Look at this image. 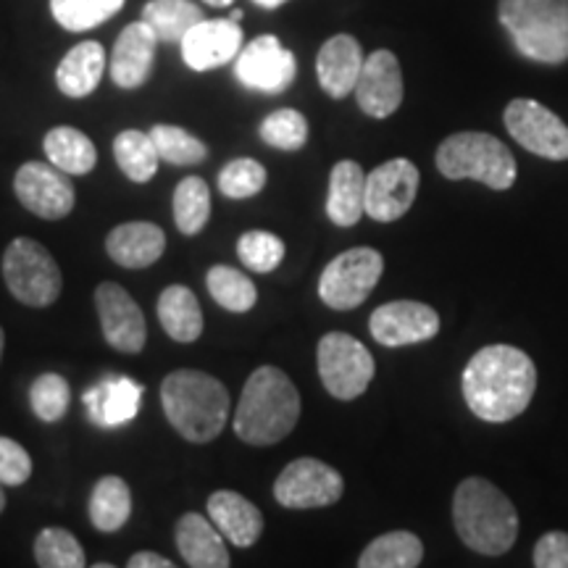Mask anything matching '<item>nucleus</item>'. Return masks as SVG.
I'll use <instances>...</instances> for the list:
<instances>
[{
    "label": "nucleus",
    "instance_id": "393cba45",
    "mask_svg": "<svg viewBox=\"0 0 568 568\" xmlns=\"http://www.w3.org/2000/svg\"><path fill=\"white\" fill-rule=\"evenodd\" d=\"M366 213V172L361 163L339 161L329 174L326 216L337 226H355Z\"/></svg>",
    "mask_w": 568,
    "mask_h": 568
},
{
    "label": "nucleus",
    "instance_id": "8fccbe9b",
    "mask_svg": "<svg viewBox=\"0 0 568 568\" xmlns=\"http://www.w3.org/2000/svg\"><path fill=\"white\" fill-rule=\"evenodd\" d=\"M230 19H232V21H240V19H243V11H240V9H234Z\"/></svg>",
    "mask_w": 568,
    "mask_h": 568
},
{
    "label": "nucleus",
    "instance_id": "de8ad7c7",
    "mask_svg": "<svg viewBox=\"0 0 568 568\" xmlns=\"http://www.w3.org/2000/svg\"><path fill=\"white\" fill-rule=\"evenodd\" d=\"M3 347H6V332L3 326H0V358H3Z\"/></svg>",
    "mask_w": 568,
    "mask_h": 568
},
{
    "label": "nucleus",
    "instance_id": "6ab92c4d",
    "mask_svg": "<svg viewBox=\"0 0 568 568\" xmlns=\"http://www.w3.org/2000/svg\"><path fill=\"white\" fill-rule=\"evenodd\" d=\"M159 42L161 40L155 38V32L142 19L126 24L111 53L109 71L113 84L122 90H138L151 80Z\"/></svg>",
    "mask_w": 568,
    "mask_h": 568
},
{
    "label": "nucleus",
    "instance_id": "79ce46f5",
    "mask_svg": "<svg viewBox=\"0 0 568 568\" xmlns=\"http://www.w3.org/2000/svg\"><path fill=\"white\" fill-rule=\"evenodd\" d=\"M32 477V456L17 439L0 437V485L21 487Z\"/></svg>",
    "mask_w": 568,
    "mask_h": 568
},
{
    "label": "nucleus",
    "instance_id": "20e7f679",
    "mask_svg": "<svg viewBox=\"0 0 568 568\" xmlns=\"http://www.w3.org/2000/svg\"><path fill=\"white\" fill-rule=\"evenodd\" d=\"M453 524L460 542L481 556H503L516 545L518 514L493 481L468 477L453 495Z\"/></svg>",
    "mask_w": 568,
    "mask_h": 568
},
{
    "label": "nucleus",
    "instance_id": "e433bc0d",
    "mask_svg": "<svg viewBox=\"0 0 568 568\" xmlns=\"http://www.w3.org/2000/svg\"><path fill=\"white\" fill-rule=\"evenodd\" d=\"M151 138L155 148H159L161 161L172 163V166H195V163H203L205 155H209L205 142L197 140L187 130H182V126L155 124Z\"/></svg>",
    "mask_w": 568,
    "mask_h": 568
},
{
    "label": "nucleus",
    "instance_id": "9b49d317",
    "mask_svg": "<svg viewBox=\"0 0 568 568\" xmlns=\"http://www.w3.org/2000/svg\"><path fill=\"white\" fill-rule=\"evenodd\" d=\"M503 122L518 145L548 161H568V126L542 103L516 98L508 103Z\"/></svg>",
    "mask_w": 568,
    "mask_h": 568
},
{
    "label": "nucleus",
    "instance_id": "2f4dec72",
    "mask_svg": "<svg viewBox=\"0 0 568 568\" xmlns=\"http://www.w3.org/2000/svg\"><path fill=\"white\" fill-rule=\"evenodd\" d=\"M424 560V545L414 531H387L361 552V568H416Z\"/></svg>",
    "mask_w": 568,
    "mask_h": 568
},
{
    "label": "nucleus",
    "instance_id": "58836bf2",
    "mask_svg": "<svg viewBox=\"0 0 568 568\" xmlns=\"http://www.w3.org/2000/svg\"><path fill=\"white\" fill-rule=\"evenodd\" d=\"M30 406L40 422L45 424L61 422V418L69 414V406H71L69 382L63 379L61 374H53V372L40 374L30 387Z\"/></svg>",
    "mask_w": 568,
    "mask_h": 568
},
{
    "label": "nucleus",
    "instance_id": "f257e3e1",
    "mask_svg": "<svg viewBox=\"0 0 568 568\" xmlns=\"http://www.w3.org/2000/svg\"><path fill=\"white\" fill-rule=\"evenodd\" d=\"M460 385L474 416L487 424H506L529 408L537 366L514 345H487L468 361Z\"/></svg>",
    "mask_w": 568,
    "mask_h": 568
},
{
    "label": "nucleus",
    "instance_id": "aec40b11",
    "mask_svg": "<svg viewBox=\"0 0 568 568\" xmlns=\"http://www.w3.org/2000/svg\"><path fill=\"white\" fill-rule=\"evenodd\" d=\"M142 393H145V387L130 376H109V379L90 387L82 403L92 424L101 426V429H116L140 414Z\"/></svg>",
    "mask_w": 568,
    "mask_h": 568
},
{
    "label": "nucleus",
    "instance_id": "c85d7f7f",
    "mask_svg": "<svg viewBox=\"0 0 568 568\" xmlns=\"http://www.w3.org/2000/svg\"><path fill=\"white\" fill-rule=\"evenodd\" d=\"M90 524L103 535L124 529V524L132 516V489L122 477H103L98 479L95 489L90 495Z\"/></svg>",
    "mask_w": 568,
    "mask_h": 568
},
{
    "label": "nucleus",
    "instance_id": "ddd939ff",
    "mask_svg": "<svg viewBox=\"0 0 568 568\" xmlns=\"http://www.w3.org/2000/svg\"><path fill=\"white\" fill-rule=\"evenodd\" d=\"M234 74L247 90L264 92V95H280L295 82L297 61L293 51L282 45L280 38L261 34L237 53Z\"/></svg>",
    "mask_w": 568,
    "mask_h": 568
},
{
    "label": "nucleus",
    "instance_id": "c03bdc74",
    "mask_svg": "<svg viewBox=\"0 0 568 568\" xmlns=\"http://www.w3.org/2000/svg\"><path fill=\"white\" fill-rule=\"evenodd\" d=\"M126 566L130 568H174L172 560L159 556V552H151V550L134 552V556L126 560Z\"/></svg>",
    "mask_w": 568,
    "mask_h": 568
},
{
    "label": "nucleus",
    "instance_id": "cd10ccee",
    "mask_svg": "<svg viewBox=\"0 0 568 568\" xmlns=\"http://www.w3.org/2000/svg\"><path fill=\"white\" fill-rule=\"evenodd\" d=\"M45 159L69 176H84L95 169L98 151L92 140L77 126H53L42 140Z\"/></svg>",
    "mask_w": 568,
    "mask_h": 568
},
{
    "label": "nucleus",
    "instance_id": "473e14b6",
    "mask_svg": "<svg viewBox=\"0 0 568 568\" xmlns=\"http://www.w3.org/2000/svg\"><path fill=\"white\" fill-rule=\"evenodd\" d=\"M205 287H209L216 305L232 311V314H247L258 301V290H255L251 276H245L234 266H211L209 274H205Z\"/></svg>",
    "mask_w": 568,
    "mask_h": 568
},
{
    "label": "nucleus",
    "instance_id": "72a5a7b5",
    "mask_svg": "<svg viewBox=\"0 0 568 568\" xmlns=\"http://www.w3.org/2000/svg\"><path fill=\"white\" fill-rule=\"evenodd\" d=\"M174 224L187 237L205 230L211 219V190L201 176H184L174 190Z\"/></svg>",
    "mask_w": 568,
    "mask_h": 568
},
{
    "label": "nucleus",
    "instance_id": "7c9ffc66",
    "mask_svg": "<svg viewBox=\"0 0 568 568\" xmlns=\"http://www.w3.org/2000/svg\"><path fill=\"white\" fill-rule=\"evenodd\" d=\"M142 21L161 42H182L184 34L203 21V11L193 0H148Z\"/></svg>",
    "mask_w": 568,
    "mask_h": 568
},
{
    "label": "nucleus",
    "instance_id": "9d476101",
    "mask_svg": "<svg viewBox=\"0 0 568 568\" xmlns=\"http://www.w3.org/2000/svg\"><path fill=\"white\" fill-rule=\"evenodd\" d=\"M345 481L337 468L318 458H297L282 468L274 481V497L282 508H329L343 497Z\"/></svg>",
    "mask_w": 568,
    "mask_h": 568
},
{
    "label": "nucleus",
    "instance_id": "49530a36",
    "mask_svg": "<svg viewBox=\"0 0 568 568\" xmlns=\"http://www.w3.org/2000/svg\"><path fill=\"white\" fill-rule=\"evenodd\" d=\"M205 6H213V9H226V6H232L234 0H203Z\"/></svg>",
    "mask_w": 568,
    "mask_h": 568
},
{
    "label": "nucleus",
    "instance_id": "6e6552de",
    "mask_svg": "<svg viewBox=\"0 0 568 568\" xmlns=\"http://www.w3.org/2000/svg\"><path fill=\"white\" fill-rule=\"evenodd\" d=\"M316 364L324 389L337 400H355L364 395L376 374L368 347L345 332H329L318 339Z\"/></svg>",
    "mask_w": 568,
    "mask_h": 568
},
{
    "label": "nucleus",
    "instance_id": "a19ab883",
    "mask_svg": "<svg viewBox=\"0 0 568 568\" xmlns=\"http://www.w3.org/2000/svg\"><path fill=\"white\" fill-rule=\"evenodd\" d=\"M266 169L255 159H234L219 174V190L230 201H247L266 187Z\"/></svg>",
    "mask_w": 568,
    "mask_h": 568
},
{
    "label": "nucleus",
    "instance_id": "f3484780",
    "mask_svg": "<svg viewBox=\"0 0 568 568\" xmlns=\"http://www.w3.org/2000/svg\"><path fill=\"white\" fill-rule=\"evenodd\" d=\"M403 92L406 88L397 55L393 51H374L368 55L355 84L358 109L372 119H387L400 109Z\"/></svg>",
    "mask_w": 568,
    "mask_h": 568
},
{
    "label": "nucleus",
    "instance_id": "09e8293b",
    "mask_svg": "<svg viewBox=\"0 0 568 568\" xmlns=\"http://www.w3.org/2000/svg\"><path fill=\"white\" fill-rule=\"evenodd\" d=\"M6 510V493H3V485H0V514Z\"/></svg>",
    "mask_w": 568,
    "mask_h": 568
},
{
    "label": "nucleus",
    "instance_id": "f03ea898",
    "mask_svg": "<svg viewBox=\"0 0 568 568\" xmlns=\"http://www.w3.org/2000/svg\"><path fill=\"white\" fill-rule=\"evenodd\" d=\"M301 418V393L282 368L258 366L234 410V435L255 447L282 443Z\"/></svg>",
    "mask_w": 568,
    "mask_h": 568
},
{
    "label": "nucleus",
    "instance_id": "39448f33",
    "mask_svg": "<svg viewBox=\"0 0 568 568\" xmlns=\"http://www.w3.org/2000/svg\"><path fill=\"white\" fill-rule=\"evenodd\" d=\"M497 17L524 59L548 67L568 61V0H500Z\"/></svg>",
    "mask_w": 568,
    "mask_h": 568
},
{
    "label": "nucleus",
    "instance_id": "4c0bfd02",
    "mask_svg": "<svg viewBox=\"0 0 568 568\" xmlns=\"http://www.w3.org/2000/svg\"><path fill=\"white\" fill-rule=\"evenodd\" d=\"M261 140L276 151L295 153L308 142V119L295 109H280L261 122Z\"/></svg>",
    "mask_w": 568,
    "mask_h": 568
},
{
    "label": "nucleus",
    "instance_id": "7ed1b4c3",
    "mask_svg": "<svg viewBox=\"0 0 568 568\" xmlns=\"http://www.w3.org/2000/svg\"><path fill=\"white\" fill-rule=\"evenodd\" d=\"M161 406L174 432L195 445L222 435L232 410L222 382L197 368H176L161 382Z\"/></svg>",
    "mask_w": 568,
    "mask_h": 568
},
{
    "label": "nucleus",
    "instance_id": "0eeeda50",
    "mask_svg": "<svg viewBox=\"0 0 568 568\" xmlns=\"http://www.w3.org/2000/svg\"><path fill=\"white\" fill-rule=\"evenodd\" d=\"M3 280L21 305L48 308L59 301L63 276L45 245L32 237L11 240L3 253Z\"/></svg>",
    "mask_w": 568,
    "mask_h": 568
},
{
    "label": "nucleus",
    "instance_id": "f8f14e48",
    "mask_svg": "<svg viewBox=\"0 0 568 568\" xmlns=\"http://www.w3.org/2000/svg\"><path fill=\"white\" fill-rule=\"evenodd\" d=\"M13 193L27 211L45 219V222H59V219L69 216L77 203L69 174L53 166L51 161L21 163L17 176H13Z\"/></svg>",
    "mask_w": 568,
    "mask_h": 568
},
{
    "label": "nucleus",
    "instance_id": "ea45409f",
    "mask_svg": "<svg viewBox=\"0 0 568 568\" xmlns=\"http://www.w3.org/2000/svg\"><path fill=\"white\" fill-rule=\"evenodd\" d=\"M240 261L255 274H268L284 261V243L274 232L251 230L237 240Z\"/></svg>",
    "mask_w": 568,
    "mask_h": 568
},
{
    "label": "nucleus",
    "instance_id": "c756f323",
    "mask_svg": "<svg viewBox=\"0 0 568 568\" xmlns=\"http://www.w3.org/2000/svg\"><path fill=\"white\" fill-rule=\"evenodd\" d=\"M113 155H116L119 169L126 180L134 184H145L151 182L155 172H159V148L151 138V132H140V130H124L116 134L113 140Z\"/></svg>",
    "mask_w": 568,
    "mask_h": 568
},
{
    "label": "nucleus",
    "instance_id": "bb28decb",
    "mask_svg": "<svg viewBox=\"0 0 568 568\" xmlns=\"http://www.w3.org/2000/svg\"><path fill=\"white\" fill-rule=\"evenodd\" d=\"M159 318L163 332L174 343H195L203 335V311L197 295L184 284H169L159 297Z\"/></svg>",
    "mask_w": 568,
    "mask_h": 568
},
{
    "label": "nucleus",
    "instance_id": "b1692460",
    "mask_svg": "<svg viewBox=\"0 0 568 568\" xmlns=\"http://www.w3.org/2000/svg\"><path fill=\"white\" fill-rule=\"evenodd\" d=\"M176 550L193 568H226L232 564L224 535L209 516L184 514L176 521Z\"/></svg>",
    "mask_w": 568,
    "mask_h": 568
},
{
    "label": "nucleus",
    "instance_id": "a18cd8bd",
    "mask_svg": "<svg viewBox=\"0 0 568 568\" xmlns=\"http://www.w3.org/2000/svg\"><path fill=\"white\" fill-rule=\"evenodd\" d=\"M255 6H261V9H280V6L287 3V0H253Z\"/></svg>",
    "mask_w": 568,
    "mask_h": 568
},
{
    "label": "nucleus",
    "instance_id": "dca6fc26",
    "mask_svg": "<svg viewBox=\"0 0 568 568\" xmlns=\"http://www.w3.org/2000/svg\"><path fill=\"white\" fill-rule=\"evenodd\" d=\"M372 337L385 347L418 345L437 337L439 316L432 305L418 301H393L379 305L368 318Z\"/></svg>",
    "mask_w": 568,
    "mask_h": 568
},
{
    "label": "nucleus",
    "instance_id": "a211bd4d",
    "mask_svg": "<svg viewBox=\"0 0 568 568\" xmlns=\"http://www.w3.org/2000/svg\"><path fill=\"white\" fill-rule=\"evenodd\" d=\"M182 59L193 71L224 67L243 51V30L232 19H203L184 34Z\"/></svg>",
    "mask_w": 568,
    "mask_h": 568
},
{
    "label": "nucleus",
    "instance_id": "c9c22d12",
    "mask_svg": "<svg viewBox=\"0 0 568 568\" xmlns=\"http://www.w3.org/2000/svg\"><path fill=\"white\" fill-rule=\"evenodd\" d=\"M34 560L42 568H84V550L80 539L69 529L48 527L34 539Z\"/></svg>",
    "mask_w": 568,
    "mask_h": 568
},
{
    "label": "nucleus",
    "instance_id": "412c9836",
    "mask_svg": "<svg viewBox=\"0 0 568 568\" xmlns=\"http://www.w3.org/2000/svg\"><path fill=\"white\" fill-rule=\"evenodd\" d=\"M364 51H361V42L351 38V34H335L322 45V51L316 55V77L322 90L335 101L355 92L358 84L361 69H364Z\"/></svg>",
    "mask_w": 568,
    "mask_h": 568
},
{
    "label": "nucleus",
    "instance_id": "4468645a",
    "mask_svg": "<svg viewBox=\"0 0 568 568\" xmlns=\"http://www.w3.org/2000/svg\"><path fill=\"white\" fill-rule=\"evenodd\" d=\"M422 174L408 159H389L366 174V216L389 224L403 219L418 195Z\"/></svg>",
    "mask_w": 568,
    "mask_h": 568
},
{
    "label": "nucleus",
    "instance_id": "1a4fd4ad",
    "mask_svg": "<svg viewBox=\"0 0 568 568\" xmlns=\"http://www.w3.org/2000/svg\"><path fill=\"white\" fill-rule=\"evenodd\" d=\"M385 258L374 247H351L329 261L318 280V297L335 311H353L374 293Z\"/></svg>",
    "mask_w": 568,
    "mask_h": 568
},
{
    "label": "nucleus",
    "instance_id": "423d86ee",
    "mask_svg": "<svg viewBox=\"0 0 568 568\" xmlns=\"http://www.w3.org/2000/svg\"><path fill=\"white\" fill-rule=\"evenodd\" d=\"M437 169L445 180H474L489 190H510L516 159L503 140L487 132H456L437 148Z\"/></svg>",
    "mask_w": 568,
    "mask_h": 568
},
{
    "label": "nucleus",
    "instance_id": "4be33fe9",
    "mask_svg": "<svg viewBox=\"0 0 568 568\" xmlns=\"http://www.w3.org/2000/svg\"><path fill=\"white\" fill-rule=\"evenodd\" d=\"M209 518L234 548H251L264 535V514L234 489H219L209 497Z\"/></svg>",
    "mask_w": 568,
    "mask_h": 568
},
{
    "label": "nucleus",
    "instance_id": "5701e85b",
    "mask_svg": "<svg viewBox=\"0 0 568 568\" xmlns=\"http://www.w3.org/2000/svg\"><path fill=\"white\" fill-rule=\"evenodd\" d=\"M166 251V234L159 224L126 222L113 226L105 237V253L124 268H148Z\"/></svg>",
    "mask_w": 568,
    "mask_h": 568
},
{
    "label": "nucleus",
    "instance_id": "2eb2a0df",
    "mask_svg": "<svg viewBox=\"0 0 568 568\" xmlns=\"http://www.w3.org/2000/svg\"><path fill=\"white\" fill-rule=\"evenodd\" d=\"M98 316H101V329L105 343L119 353H142L148 343V326L145 314L134 297L126 293L122 284L103 282L95 290Z\"/></svg>",
    "mask_w": 568,
    "mask_h": 568
},
{
    "label": "nucleus",
    "instance_id": "37998d69",
    "mask_svg": "<svg viewBox=\"0 0 568 568\" xmlns=\"http://www.w3.org/2000/svg\"><path fill=\"white\" fill-rule=\"evenodd\" d=\"M537 568H568V535L566 531H548L535 545Z\"/></svg>",
    "mask_w": 568,
    "mask_h": 568
},
{
    "label": "nucleus",
    "instance_id": "a878e982",
    "mask_svg": "<svg viewBox=\"0 0 568 568\" xmlns=\"http://www.w3.org/2000/svg\"><path fill=\"white\" fill-rule=\"evenodd\" d=\"M105 71V51L101 42L84 40L63 55L55 69V84L67 98H88L98 90Z\"/></svg>",
    "mask_w": 568,
    "mask_h": 568
},
{
    "label": "nucleus",
    "instance_id": "f704fd0d",
    "mask_svg": "<svg viewBox=\"0 0 568 568\" xmlns=\"http://www.w3.org/2000/svg\"><path fill=\"white\" fill-rule=\"evenodd\" d=\"M124 0H51V13L67 32H88L122 11Z\"/></svg>",
    "mask_w": 568,
    "mask_h": 568
}]
</instances>
